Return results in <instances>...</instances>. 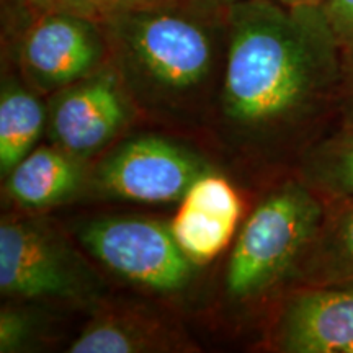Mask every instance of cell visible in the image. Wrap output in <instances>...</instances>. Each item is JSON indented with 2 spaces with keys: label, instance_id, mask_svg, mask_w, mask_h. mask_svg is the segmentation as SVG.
I'll list each match as a JSON object with an SVG mask.
<instances>
[{
  "label": "cell",
  "instance_id": "7402d4cb",
  "mask_svg": "<svg viewBox=\"0 0 353 353\" xmlns=\"http://www.w3.org/2000/svg\"><path fill=\"white\" fill-rule=\"evenodd\" d=\"M348 99H350V113H352V118H353V79H352V83H350V95H348Z\"/></svg>",
  "mask_w": 353,
  "mask_h": 353
},
{
  "label": "cell",
  "instance_id": "5bb4252c",
  "mask_svg": "<svg viewBox=\"0 0 353 353\" xmlns=\"http://www.w3.org/2000/svg\"><path fill=\"white\" fill-rule=\"evenodd\" d=\"M314 179L329 192L353 196V130L319 151L314 162Z\"/></svg>",
  "mask_w": 353,
  "mask_h": 353
},
{
  "label": "cell",
  "instance_id": "8fae6325",
  "mask_svg": "<svg viewBox=\"0 0 353 353\" xmlns=\"http://www.w3.org/2000/svg\"><path fill=\"white\" fill-rule=\"evenodd\" d=\"M83 180L79 157L61 148L33 149L7 175V195L26 210H46L69 200Z\"/></svg>",
  "mask_w": 353,
  "mask_h": 353
},
{
  "label": "cell",
  "instance_id": "30bf717a",
  "mask_svg": "<svg viewBox=\"0 0 353 353\" xmlns=\"http://www.w3.org/2000/svg\"><path fill=\"white\" fill-rule=\"evenodd\" d=\"M276 343L291 353H353V291L299 293L286 304Z\"/></svg>",
  "mask_w": 353,
  "mask_h": 353
},
{
  "label": "cell",
  "instance_id": "7a4b0ae2",
  "mask_svg": "<svg viewBox=\"0 0 353 353\" xmlns=\"http://www.w3.org/2000/svg\"><path fill=\"white\" fill-rule=\"evenodd\" d=\"M228 8L182 0L117 12L103 23L110 63L123 79L161 95H187L210 81L228 41Z\"/></svg>",
  "mask_w": 353,
  "mask_h": 353
},
{
  "label": "cell",
  "instance_id": "e0dca14e",
  "mask_svg": "<svg viewBox=\"0 0 353 353\" xmlns=\"http://www.w3.org/2000/svg\"><path fill=\"white\" fill-rule=\"evenodd\" d=\"M23 7L41 12H65L103 21L108 17V0H26Z\"/></svg>",
  "mask_w": 353,
  "mask_h": 353
},
{
  "label": "cell",
  "instance_id": "9c48e42d",
  "mask_svg": "<svg viewBox=\"0 0 353 353\" xmlns=\"http://www.w3.org/2000/svg\"><path fill=\"white\" fill-rule=\"evenodd\" d=\"M242 216V200L226 176L205 174L190 185L170 221V231L195 265L208 263L231 242Z\"/></svg>",
  "mask_w": 353,
  "mask_h": 353
},
{
  "label": "cell",
  "instance_id": "603a6c76",
  "mask_svg": "<svg viewBox=\"0 0 353 353\" xmlns=\"http://www.w3.org/2000/svg\"><path fill=\"white\" fill-rule=\"evenodd\" d=\"M13 2L20 3V6H23V3H26V0H13Z\"/></svg>",
  "mask_w": 353,
  "mask_h": 353
},
{
  "label": "cell",
  "instance_id": "2e32d148",
  "mask_svg": "<svg viewBox=\"0 0 353 353\" xmlns=\"http://www.w3.org/2000/svg\"><path fill=\"white\" fill-rule=\"evenodd\" d=\"M33 337V317L19 307L0 311V352H19Z\"/></svg>",
  "mask_w": 353,
  "mask_h": 353
},
{
  "label": "cell",
  "instance_id": "5b68a950",
  "mask_svg": "<svg viewBox=\"0 0 353 353\" xmlns=\"http://www.w3.org/2000/svg\"><path fill=\"white\" fill-rule=\"evenodd\" d=\"M28 12L32 19L19 38L17 57L33 88L61 90L110 63L101 21L65 12Z\"/></svg>",
  "mask_w": 353,
  "mask_h": 353
},
{
  "label": "cell",
  "instance_id": "3957f363",
  "mask_svg": "<svg viewBox=\"0 0 353 353\" xmlns=\"http://www.w3.org/2000/svg\"><path fill=\"white\" fill-rule=\"evenodd\" d=\"M322 208L306 188L286 183L268 195L237 237L226 270V291L244 301L259 296L293 267L319 231Z\"/></svg>",
  "mask_w": 353,
  "mask_h": 353
},
{
  "label": "cell",
  "instance_id": "ac0fdd59",
  "mask_svg": "<svg viewBox=\"0 0 353 353\" xmlns=\"http://www.w3.org/2000/svg\"><path fill=\"white\" fill-rule=\"evenodd\" d=\"M341 46H353V0H325L322 6Z\"/></svg>",
  "mask_w": 353,
  "mask_h": 353
},
{
  "label": "cell",
  "instance_id": "7c38bea8",
  "mask_svg": "<svg viewBox=\"0 0 353 353\" xmlns=\"http://www.w3.org/2000/svg\"><path fill=\"white\" fill-rule=\"evenodd\" d=\"M38 97L15 82L3 83L0 95V172L7 176L33 151L44 128Z\"/></svg>",
  "mask_w": 353,
  "mask_h": 353
},
{
  "label": "cell",
  "instance_id": "44dd1931",
  "mask_svg": "<svg viewBox=\"0 0 353 353\" xmlns=\"http://www.w3.org/2000/svg\"><path fill=\"white\" fill-rule=\"evenodd\" d=\"M196 2L203 3V6L214 7V8H229L234 3H239L242 0H196Z\"/></svg>",
  "mask_w": 353,
  "mask_h": 353
},
{
  "label": "cell",
  "instance_id": "ffe728a7",
  "mask_svg": "<svg viewBox=\"0 0 353 353\" xmlns=\"http://www.w3.org/2000/svg\"><path fill=\"white\" fill-rule=\"evenodd\" d=\"M278 2L288 7H309V6H324L325 0H278Z\"/></svg>",
  "mask_w": 353,
  "mask_h": 353
},
{
  "label": "cell",
  "instance_id": "8992f818",
  "mask_svg": "<svg viewBox=\"0 0 353 353\" xmlns=\"http://www.w3.org/2000/svg\"><path fill=\"white\" fill-rule=\"evenodd\" d=\"M92 280L56 234L28 219L0 224V290L17 299H82Z\"/></svg>",
  "mask_w": 353,
  "mask_h": 353
},
{
  "label": "cell",
  "instance_id": "d6986e66",
  "mask_svg": "<svg viewBox=\"0 0 353 353\" xmlns=\"http://www.w3.org/2000/svg\"><path fill=\"white\" fill-rule=\"evenodd\" d=\"M110 2V12H130V10H144V8H156V7H165L172 6V3H179L182 0H108Z\"/></svg>",
  "mask_w": 353,
  "mask_h": 353
},
{
  "label": "cell",
  "instance_id": "ba28073f",
  "mask_svg": "<svg viewBox=\"0 0 353 353\" xmlns=\"http://www.w3.org/2000/svg\"><path fill=\"white\" fill-rule=\"evenodd\" d=\"M121 85V76L108 63L92 76L61 88L50 112L52 143L77 157L105 148L128 120Z\"/></svg>",
  "mask_w": 353,
  "mask_h": 353
},
{
  "label": "cell",
  "instance_id": "4fadbf2b",
  "mask_svg": "<svg viewBox=\"0 0 353 353\" xmlns=\"http://www.w3.org/2000/svg\"><path fill=\"white\" fill-rule=\"evenodd\" d=\"M164 334L149 321L110 314L92 322L70 343L72 353H136L165 348Z\"/></svg>",
  "mask_w": 353,
  "mask_h": 353
},
{
  "label": "cell",
  "instance_id": "277c9868",
  "mask_svg": "<svg viewBox=\"0 0 353 353\" xmlns=\"http://www.w3.org/2000/svg\"><path fill=\"white\" fill-rule=\"evenodd\" d=\"M79 241L101 265L141 288L172 293L193 276L195 263L176 244L170 224L145 218H99L79 229Z\"/></svg>",
  "mask_w": 353,
  "mask_h": 353
},
{
  "label": "cell",
  "instance_id": "52a82bcc",
  "mask_svg": "<svg viewBox=\"0 0 353 353\" xmlns=\"http://www.w3.org/2000/svg\"><path fill=\"white\" fill-rule=\"evenodd\" d=\"M203 161L187 149L156 136L123 143L101 162L95 182L110 196L138 203L180 201L198 176Z\"/></svg>",
  "mask_w": 353,
  "mask_h": 353
},
{
  "label": "cell",
  "instance_id": "6da1fadb",
  "mask_svg": "<svg viewBox=\"0 0 353 353\" xmlns=\"http://www.w3.org/2000/svg\"><path fill=\"white\" fill-rule=\"evenodd\" d=\"M226 20L223 108L242 130L298 120L335 81L341 44L322 6L242 0Z\"/></svg>",
  "mask_w": 353,
  "mask_h": 353
},
{
  "label": "cell",
  "instance_id": "9a60e30c",
  "mask_svg": "<svg viewBox=\"0 0 353 353\" xmlns=\"http://www.w3.org/2000/svg\"><path fill=\"white\" fill-rule=\"evenodd\" d=\"M330 270L353 280V206L339 214L324 239Z\"/></svg>",
  "mask_w": 353,
  "mask_h": 353
}]
</instances>
